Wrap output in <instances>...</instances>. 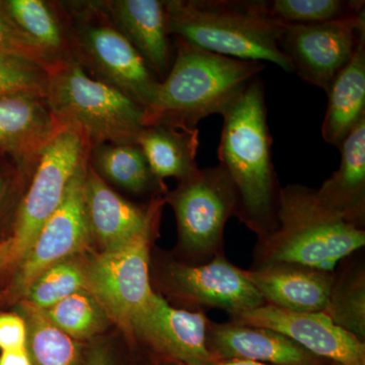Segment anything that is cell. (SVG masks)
I'll use <instances>...</instances> for the list:
<instances>
[{"mask_svg":"<svg viewBox=\"0 0 365 365\" xmlns=\"http://www.w3.org/2000/svg\"><path fill=\"white\" fill-rule=\"evenodd\" d=\"M222 117L218 160L235 187V216L263 237L275 227L281 189L274 169L263 81L253 79Z\"/></svg>","mask_w":365,"mask_h":365,"instance_id":"6da1fadb","label":"cell"},{"mask_svg":"<svg viewBox=\"0 0 365 365\" xmlns=\"http://www.w3.org/2000/svg\"><path fill=\"white\" fill-rule=\"evenodd\" d=\"M264 69L262 62L222 56L174 38L172 66L144 110V126L195 129L205 118L222 116Z\"/></svg>","mask_w":365,"mask_h":365,"instance_id":"7a4b0ae2","label":"cell"},{"mask_svg":"<svg viewBox=\"0 0 365 365\" xmlns=\"http://www.w3.org/2000/svg\"><path fill=\"white\" fill-rule=\"evenodd\" d=\"M365 246V230L326 207L316 189L300 184L280 189L276 225L259 237L256 265L290 263L335 273L341 260Z\"/></svg>","mask_w":365,"mask_h":365,"instance_id":"3957f363","label":"cell"},{"mask_svg":"<svg viewBox=\"0 0 365 365\" xmlns=\"http://www.w3.org/2000/svg\"><path fill=\"white\" fill-rule=\"evenodd\" d=\"M170 36L215 54L271 62L294 72L281 50L282 25L262 13L257 0H165Z\"/></svg>","mask_w":365,"mask_h":365,"instance_id":"277c9868","label":"cell"},{"mask_svg":"<svg viewBox=\"0 0 365 365\" xmlns=\"http://www.w3.org/2000/svg\"><path fill=\"white\" fill-rule=\"evenodd\" d=\"M71 58L97 81L112 86L144 110L160 81L129 41L113 26L101 1H56Z\"/></svg>","mask_w":365,"mask_h":365,"instance_id":"5b68a950","label":"cell"},{"mask_svg":"<svg viewBox=\"0 0 365 365\" xmlns=\"http://www.w3.org/2000/svg\"><path fill=\"white\" fill-rule=\"evenodd\" d=\"M45 98L59 126L79 132L91 148L104 143H137L144 127L143 107L91 78L72 58L49 72Z\"/></svg>","mask_w":365,"mask_h":365,"instance_id":"8992f818","label":"cell"},{"mask_svg":"<svg viewBox=\"0 0 365 365\" xmlns=\"http://www.w3.org/2000/svg\"><path fill=\"white\" fill-rule=\"evenodd\" d=\"M90 151L85 137L69 127L59 126L45 144L16 212L9 268L28 251L46 220L58 208L72 178L88 162Z\"/></svg>","mask_w":365,"mask_h":365,"instance_id":"52a82bcc","label":"cell"},{"mask_svg":"<svg viewBox=\"0 0 365 365\" xmlns=\"http://www.w3.org/2000/svg\"><path fill=\"white\" fill-rule=\"evenodd\" d=\"M163 199L174 209L179 244L187 254L205 261L223 254L225 225L237 213V200L222 165L199 170Z\"/></svg>","mask_w":365,"mask_h":365,"instance_id":"ba28073f","label":"cell"},{"mask_svg":"<svg viewBox=\"0 0 365 365\" xmlns=\"http://www.w3.org/2000/svg\"><path fill=\"white\" fill-rule=\"evenodd\" d=\"M158 227L121 248L86 258V290L112 323L130 335L132 321L155 292L150 282V245Z\"/></svg>","mask_w":365,"mask_h":365,"instance_id":"9c48e42d","label":"cell"},{"mask_svg":"<svg viewBox=\"0 0 365 365\" xmlns=\"http://www.w3.org/2000/svg\"><path fill=\"white\" fill-rule=\"evenodd\" d=\"M88 162L69 182L58 208L46 220L28 251L11 268L13 276L4 299L18 302L43 271L69 257L85 254L93 244L85 205L83 182Z\"/></svg>","mask_w":365,"mask_h":365,"instance_id":"30bf717a","label":"cell"},{"mask_svg":"<svg viewBox=\"0 0 365 365\" xmlns=\"http://www.w3.org/2000/svg\"><path fill=\"white\" fill-rule=\"evenodd\" d=\"M365 34V11L311 25H282L279 46L302 81L327 91Z\"/></svg>","mask_w":365,"mask_h":365,"instance_id":"8fae6325","label":"cell"},{"mask_svg":"<svg viewBox=\"0 0 365 365\" xmlns=\"http://www.w3.org/2000/svg\"><path fill=\"white\" fill-rule=\"evenodd\" d=\"M210 323L202 309H176L155 292L132 321L129 338L168 364H211L220 359L208 347Z\"/></svg>","mask_w":365,"mask_h":365,"instance_id":"7c38bea8","label":"cell"},{"mask_svg":"<svg viewBox=\"0 0 365 365\" xmlns=\"http://www.w3.org/2000/svg\"><path fill=\"white\" fill-rule=\"evenodd\" d=\"M163 281L170 294L199 309H220L235 316L266 304L244 269L223 254L201 265L170 262L163 267Z\"/></svg>","mask_w":365,"mask_h":365,"instance_id":"4fadbf2b","label":"cell"},{"mask_svg":"<svg viewBox=\"0 0 365 365\" xmlns=\"http://www.w3.org/2000/svg\"><path fill=\"white\" fill-rule=\"evenodd\" d=\"M234 323L262 327L287 336L319 359L341 365H365V342L324 313H299L265 304L232 316Z\"/></svg>","mask_w":365,"mask_h":365,"instance_id":"5bb4252c","label":"cell"},{"mask_svg":"<svg viewBox=\"0 0 365 365\" xmlns=\"http://www.w3.org/2000/svg\"><path fill=\"white\" fill-rule=\"evenodd\" d=\"M165 199L138 206L116 193L88 163L83 182V205L91 240L100 252L121 248L146 230L158 227Z\"/></svg>","mask_w":365,"mask_h":365,"instance_id":"9a60e30c","label":"cell"},{"mask_svg":"<svg viewBox=\"0 0 365 365\" xmlns=\"http://www.w3.org/2000/svg\"><path fill=\"white\" fill-rule=\"evenodd\" d=\"M58 128L42 93L0 96V150L11 155L18 169L32 172L41 150Z\"/></svg>","mask_w":365,"mask_h":365,"instance_id":"2e32d148","label":"cell"},{"mask_svg":"<svg viewBox=\"0 0 365 365\" xmlns=\"http://www.w3.org/2000/svg\"><path fill=\"white\" fill-rule=\"evenodd\" d=\"M105 13L129 41L160 81L169 73L174 45L168 31L165 4L160 0H106Z\"/></svg>","mask_w":365,"mask_h":365,"instance_id":"e0dca14e","label":"cell"},{"mask_svg":"<svg viewBox=\"0 0 365 365\" xmlns=\"http://www.w3.org/2000/svg\"><path fill=\"white\" fill-rule=\"evenodd\" d=\"M244 273L266 304L299 313H323L336 275L290 263L268 264Z\"/></svg>","mask_w":365,"mask_h":365,"instance_id":"ac0fdd59","label":"cell"},{"mask_svg":"<svg viewBox=\"0 0 365 365\" xmlns=\"http://www.w3.org/2000/svg\"><path fill=\"white\" fill-rule=\"evenodd\" d=\"M208 347L220 360H248L265 365H322L287 336L262 327L211 322Z\"/></svg>","mask_w":365,"mask_h":365,"instance_id":"d6986e66","label":"cell"},{"mask_svg":"<svg viewBox=\"0 0 365 365\" xmlns=\"http://www.w3.org/2000/svg\"><path fill=\"white\" fill-rule=\"evenodd\" d=\"M339 169L319 189L326 207L359 227L365 222V118L341 143Z\"/></svg>","mask_w":365,"mask_h":365,"instance_id":"ffe728a7","label":"cell"},{"mask_svg":"<svg viewBox=\"0 0 365 365\" xmlns=\"http://www.w3.org/2000/svg\"><path fill=\"white\" fill-rule=\"evenodd\" d=\"M328 104L322 136L340 148L352 129L365 118V34L354 54L334 78L326 91Z\"/></svg>","mask_w":365,"mask_h":365,"instance_id":"44dd1931","label":"cell"},{"mask_svg":"<svg viewBox=\"0 0 365 365\" xmlns=\"http://www.w3.org/2000/svg\"><path fill=\"white\" fill-rule=\"evenodd\" d=\"M199 129L178 128L165 124L144 126L137 137L151 170L160 181L175 178L185 181L198 172L196 157Z\"/></svg>","mask_w":365,"mask_h":365,"instance_id":"7402d4cb","label":"cell"},{"mask_svg":"<svg viewBox=\"0 0 365 365\" xmlns=\"http://www.w3.org/2000/svg\"><path fill=\"white\" fill-rule=\"evenodd\" d=\"M88 163L98 176L130 193L167 194L137 143H104L91 148Z\"/></svg>","mask_w":365,"mask_h":365,"instance_id":"603a6c76","label":"cell"},{"mask_svg":"<svg viewBox=\"0 0 365 365\" xmlns=\"http://www.w3.org/2000/svg\"><path fill=\"white\" fill-rule=\"evenodd\" d=\"M1 6L21 32L55 63L71 58L66 26L56 2L9 0Z\"/></svg>","mask_w":365,"mask_h":365,"instance_id":"cb8c5ba5","label":"cell"},{"mask_svg":"<svg viewBox=\"0 0 365 365\" xmlns=\"http://www.w3.org/2000/svg\"><path fill=\"white\" fill-rule=\"evenodd\" d=\"M16 304V313L26 322V350L32 365H85L86 343L62 332L41 309L25 300Z\"/></svg>","mask_w":365,"mask_h":365,"instance_id":"d4e9b609","label":"cell"},{"mask_svg":"<svg viewBox=\"0 0 365 365\" xmlns=\"http://www.w3.org/2000/svg\"><path fill=\"white\" fill-rule=\"evenodd\" d=\"M262 13L281 25H311L354 18L364 0H257Z\"/></svg>","mask_w":365,"mask_h":365,"instance_id":"484cf974","label":"cell"},{"mask_svg":"<svg viewBox=\"0 0 365 365\" xmlns=\"http://www.w3.org/2000/svg\"><path fill=\"white\" fill-rule=\"evenodd\" d=\"M41 311L59 330L83 343L98 337L111 322L98 300L86 289Z\"/></svg>","mask_w":365,"mask_h":365,"instance_id":"4316f807","label":"cell"},{"mask_svg":"<svg viewBox=\"0 0 365 365\" xmlns=\"http://www.w3.org/2000/svg\"><path fill=\"white\" fill-rule=\"evenodd\" d=\"M346 332L365 340V271L364 266L350 267L335 281L323 312Z\"/></svg>","mask_w":365,"mask_h":365,"instance_id":"83f0119b","label":"cell"},{"mask_svg":"<svg viewBox=\"0 0 365 365\" xmlns=\"http://www.w3.org/2000/svg\"><path fill=\"white\" fill-rule=\"evenodd\" d=\"M86 265L85 254L57 262L33 281L21 300L37 309H46L74 292L85 289Z\"/></svg>","mask_w":365,"mask_h":365,"instance_id":"f1b7e54d","label":"cell"},{"mask_svg":"<svg viewBox=\"0 0 365 365\" xmlns=\"http://www.w3.org/2000/svg\"><path fill=\"white\" fill-rule=\"evenodd\" d=\"M49 72L44 67L14 56H0V96L34 91L46 96Z\"/></svg>","mask_w":365,"mask_h":365,"instance_id":"f546056e","label":"cell"},{"mask_svg":"<svg viewBox=\"0 0 365 365\" xmlns=\"http://www.w3.org/2000/svg\"><path fill=\"white\" fill-rule=\"evenodd\" d=\"M14 56L30 60L50 72L57 66L30 38L21 32L0 7V56Z\"/></svg>","mask_w":365,"mask_h":365,"instance_id":"4dcf8cb0","label":"cell"},{"mask_svg":"<svg viewBox=\"0 0 365 365\" xmlns=\"http://www.w3.org/2000/svg\"><path fill=\"white\" fill-rule=\"evenodd\" d=\"M25 319L18 313L0 312V350L11 351L26 347Z\"/></svg>","mask_w":365,"mask_h":365,"instance_id":"1f68e13d","label":"cell"},{"mask_svg":"<svg viewBox=\"0 0 365 365\" xmlns=\"http://www.w3.org/2000/svg\"><path fill=\"white\" fill-rule=\"evenodd\" d=\"M85 365H120L116 353L104 342L86 345Z\"/></svg>","mask_w":365,"mask_h":365,"instance_id":"d6a6232c","label":"cell"},{"mask_svg":"<svg viewBox=\"0 0 365 365\" xmlns=\"http://www.w3.org/2000/svg\"><path fill=\"white\" fill-rule=\"evenodd\" d=\"M0 365H32L26 347L0 353Z\"/></svg>","mask_w":365,"mask_h":365,"instance_id":"836d02e7","label":"cell"},{"mask_svg":"<svg viewBox=\"0 0 365 365\" xmlns=\"http://www.w3.org/2000/svg\"><path fill=\"white\" fill-rule=\"evenodd\" d=\"M11 237L6 241L0 242V269L9 268L11 260Z\"/></svg>","mask_w":365,"mask_h":365,"instance_id":"e575fe53","label":"cell"},{"mask_svg":"<svg viewBox=\"0 0 365 365\" xmlns=\"http://www.w3.org/2000/svg\"><path fill=\"white\" fill-rule=\"evenodd\" d=\"M168 365H187L181 364H168ZM199 365H265L261 364H257V362L248 361V360H239V359H227V360H218V361L211 362V364H199Z\"/></svg>","mask_w":365,"mask_h":365,"instance_id":"d590c367","label":"cell"},{"mask_svg":"<svg viewBox=\"0 0 365 365\" xmlns=\"http://www.w3.org/2000/svg\"><path fill=\"white\" fill-rule=\"evenodd\" d=\"M11 180L7 179L6 177L0 175V204L4 201L7 191H9V186H11Z\"/></svg>","mask_w":365,"mask_h":365,"instance_id":"8d00e7d4","label":"cell"},{"mask_svg":"<svg viewBox=\"0 0 365 365\" xmlns=\"http://www.w3.org/2000/svg\"><path fill=\"white\" fill-rule=\"evenodd\" d=\"M332 365H341V364H334V362H333Z\"/></svg>","mask_w":365,"mask_h":365,"instance_id":"74e56055","label":"cell"}]
</instances>
